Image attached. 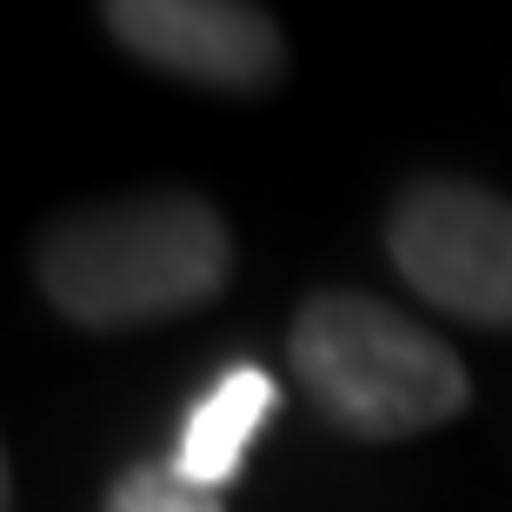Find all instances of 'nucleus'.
<instances>
[{
	"label": "nucleus",
	"mask_w": 512,
	"mask_h": 512,
	"mask_svg": "<svg viewBox=\"0 0 512 512\" xmlns=\"http://www.w3.org/2000/svg\"><path fill=\"white\" fill-rule=\"evenodd\" d=\"M273 399H280L273 373H260V366H227L207 393L193 399V413H187V426H180V446H173L167 466L180 479H193V486L220 493V486L247 466V446L266 426Z\"/></svg>",
	"instance_id": "nucleus-5"
},
{
	"label": "nucleus",
	"mask_w": 512,
	"mask_h": 512,
	"mask_svg": "<svg viewBox=\"0 0 512 512\" xmlns=\"http://www.w3.org/2000/svg\"><path fill=\"white\" fill-rule=\"evenodd\" d=\"M107 512H227V506H220V493L180 479L173 466H133V473L114 479Z\"/></svg>",
	"instance_id": "nucleus-6"
},
{
	"label": "nucleus",
	"mask_w": 512,
	"mask_h": 512,
	"mask_svg": "<svg viewBox=\"0 0 512 512\" xmlns=\"http://www.w3.org/2000/svg\"><path fill=\"white\" fill-rule=\"evenodd\" d=\"M399 280L473 326H512V207L459 180H426L386 227Z\"/></svg>",
	"instance_id": "nucleus-3"
},
{
	"label": "nucleus",
	"mask_w": 512,
	"mask_h": 512,
	"mask_svg": "<svg viewBox=\"0 0 512 512\" xmlns=\"http://www.w3.org/2000/svg\"><path fill=\"white\" fill-rule=\"evenodd\" d=\"M293 373L333 426L360 439H406L466 413V366L426 326L360 293H320L293 320Z\"/></svg>",
	"instance_id": "nucleus-2"
},
{
	"label": "nucleus",
	"mask_w": 512,
	"mask_h": 512,
	"mask_svg": "<svg viewBox=\"0 0 512 512\" xmlns=\"http://www.w3.org/2000/svg\"><path fill=\"white\" fill-rule=\"evenodd\" d=\"M107 27L140 60L200 87H266L280 74V34L260 7L233 0H114Z\"/></svg>",
	"instance_id": "nucleus-4"
},
{
	"label": "nucleus",
	"mask_w": 512,
	"mask_h": 512,
	"mask_svg": "<svg viewBox=\"0 0 512 512\" xmlns=\"http://www.w3.org/2000/svg\"><path fill=\"white\" fill-rule=\"evenodd\" d=\"M233 273L227 227L207 200L160 193L87 213L40 247L47 300L80 326H147L207 306Z\"/></svg>",
	"instance_id": "nucleus-1"
}]
</instances>
